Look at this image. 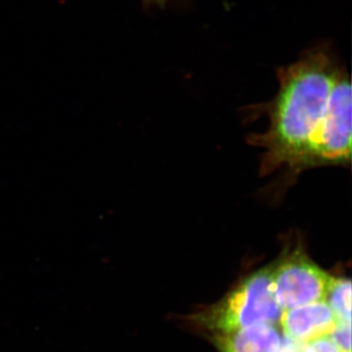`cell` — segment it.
<instances>
[{
    "label": "cell",
    "mask_w": 352,
    "mask_h": 352,
    "mask_svg": "<svg viewBox=\"0 0 352 352\" xmlns=\"http://www.w3.org/2000/svg\"><path fill=\"white\" fill-rule=\"evenodd\" d=\"M283 309L273 292L272 264L245 278L219 302L197 315L214 335L236 332L258 324H279Z\"/></svg>",
    "instance_id": "7a4b0ae2"
},
{
    "label": "cell",
    "mask_w": 352,
    "mask_h": 352,
    "mask_svg": "<svg viewBox=\"0 0 352 352\" xmlns=\"http://www.w3.org/2000/svg\"><path fill=\"white\" fill-rule=\"evenodd\" d=\"M324 300L332 310L337 324L351 323V281L349 278L331 276Z\"/></svg>",
    "instance_id": "52a82bcc"
},
{
    "label": "cell",
    "mask_w": 352,
    "mask_h": 352,
    "mask_svg": "<svg viewBox=\"0 0 352 352\" xmlns=\"http://www.w3.org/2000/svg\"><path fill=\"white\" fill-rule=\"evenodd\" d=\"M143 1L147 4H155V6L163 7L166 6L168 2L173 1V0H143Z\"/></svg>",
    "instance_id": "30bf717a"
},
{
    "label": "cell",
    "mask_w": 352,
    "mask_h": 352,
    "mask_svg": "<svg viewBox=\"0 0 352 352\" xmlns=\"http://www.w3.org/2000/svg\"><path fill=\"white\" fill-rule=\"evenodd\" d=\"M351 83L340 72L329 97L327 108L317 127L302 170L315 166L349 164L351 157Z\"/></svg>",
    "instance_id": "3957f363"
},
{
    "label": "cell",
    "mask_w": 352,
    "mask_h": 352,
    "mask_svg": "<svg viewBox=\"0 0 352 352\" xmlns=\"http://www.w3.org/2000/svg\"><path fill=\"white\" fill-rule=\"evenodd\" d=\"M340 72L332 57L321 50L309 51L296 63L279 69V91L268 108L270 126L249 138L252 145L264 150L261 175L284 166L302 170Z\"/></svg>",
    "instance_id": "6da1fadb"
},
{
    "label": "cell",
    "mask_w": 352,
    "mask_h": 352,
    "mask_svg": "<svg viewBox=\"0 0 352 352\" xmlns=\"http://www.w3.org/2000/svg\"><path fill=\"white\" fill-rule=\"evenodd\" d=\"M214 344L219 352H280L282 344L276 325L270 324L214 335Z\"/></svg>",
    "instance_id": "8992f818"
},
{
    "label": "cell",
    "mask_w": 352,
    "mask_h": 352,
    "mask_svg": "<svg viewBox=\"0 0 352 352\" xmlns=\"http://www.w3.org/2000/svg\"><path fill=\"white\" fill-rule=\"evenodd\" d=\"M329 337L342 352H351V323L337 324Z\"/></svg>",
    "instance_id": "ba28073f"
},
{
    "label": "cell",
    "mask_w": 352,
    "mask_h": 352,
    "mask_svg": "<svg viewBox=\"0 0 352 352\" xmlns=\"http://www.w3.org/2000/svg\"><path fill=\"white\" fill-rule=\"evenodd\" d=\"M300 352H342L328 336L305 342Z\"/></svg>",
    "instance_id": "9c48e42d"
},
{
    "label": "cell",
    "mask_w": 352,
    "mask_h": 352,
    "mask_svg": "<svg viewBox=\"0 0 352 352\" xmlns=\"http://www.w3.org/2000/svg\"><path fill=\"white\" fill-rule=\"evenodd\" d=\"M279 323L289 339L302 344L330 335L337 325L325 300L285 309Z\"/></svg>",
    "instance_id": "5b68a950"
},
{
    "label": "cell",
    "mask_w": 352,
    "mask_h": 352,
    "mask_svg": "<svg viewBox=\"0 0 352 352\" xmlns=\"http://www.w3.org/2000/svg\"><path fill=\"white\" fill-rule=\"evenodd\" d=\"M330 280L300 244L285 250L272 264L273 292L283 310L325 300Z\"/></svg>",
    "instance_id": "277c9868"
}]
</instances>
